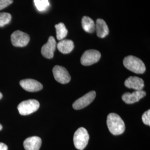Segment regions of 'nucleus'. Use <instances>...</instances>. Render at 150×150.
Here are the masks:
<instances>
[{
    "label": "nucleus",
    "mask_w": 150,
    "mask_h": 150,
    "mask_svg": "<svg viewBox=\"0 0 150 150\" xmlns=\"http://www.w3.org/2000/svg\"><path fill=\"white\" fill-rule=\"evenodd\" d=\"M107 127L113 135L123 134L125 130V125L120 116L115 113H110L107 118Z\"/></svg>",
    "instance_id": "obj_1"
},
{
    "label": "nucleus",
    "mask_w": 150,
    "mask_h": 150,
    "mask_svg": "<svg viewBox=\"0 0 150 150\" xmlns=\"http://www.w3.org/2000/svg\"><path fill=\"white\" fill-rule=\"evenodd\" d=\"M123 63L127 69L135 74H142L146 71V66L143 61L134 56L126 57L123 59Z\"/></svg>",
    "instance_id": "obj_2"
},
{
    "label": "nucleus",
    "mask_w": 150,
    "mask_h": 150,
    "mask_svg": "<svg viewBox=\"0 0 150 150\" xmlns=\"http://www.w3.org/2000/svg\"><path fill=\"white\" fill-rule=\"evenodd\" d=\"M89 134L86 129L80 127L75 132L74 136V142L75 147L79 150H83L88 144Z\"/></svg>",
    "instance_id": "obj_3"
},
{
    "label": "nucleus",
    "mask_w": 150,
    "mask_h": 150,
    "mask_svg": "<svg viewBox=\"0 0 150 150\" xmlns=\"http://www.w3.org/2000/svg\"><path fill=\"white\" fill-rule=\"evenodd\" d=\"M40 107V103L36 100H28L21 102L17 106L20 115L26 116L36 111Z\"/></svg>",
    "instance_id": "obj_4"
},
{
    "label": "nucleus",
    "mask_w": 150,
    "mask_h": 150,
    "mask_svg": "<svg viewBox=\"0 0 150 150\" xmlns=\"http://www.w3.org/2000/svg\"><path fill=\"white\" fill-rule=\"evenodd\" d=\"M101 54L95 50L86 51L81 58V63L83 66H90L97 63L101 58Z\"/></svg>",
    "instance_id": "obj_5"
},
{
    "label": "nucleus",
    "mask_w": 150,
    "mask_h": 150,
    "mask_svg": "<svg viewBox=\"0 0 150 150\" xmlns=\"http://www.w3.org/2000/svg\"><path fill=\"white\" fill-rule=\"evenodd\" d=\"M12 44L15 47H25L29 42L30 38L29 35L21 31L17 30L13 32L11 36Z\"/></svg>",
    "instance_id": "obj_6"
},
{
    "label": "nucleus",
    "mask_w": 150,
    "mask_h": 150,
    "mask_svg": "<svg viewBox=\"0 0 150 150\" xmlns=\"http://www.w3.org/2000/svg\"><path fill=\"white\" fill-rule=\"evenodd\" d=\"M54 78L58 82L66 84L71 80V76L64 67L60 66H55L52 70Z\"/></svg>",
    "instance_id": "obj_7"
},
{
    "label": "nucleus",
    "mask_w": 150,
    "mask_h": 150,
    "mask_svg": "<svg viewBox=\"0 0 150 150\" xmlns=\"http://www.w3.org/2000/svg\"><path fill=\"white\" fill-rule=\"evenodd\" d=\"M95 97L96 92L94 91H90L75 101L72 105L73 108L75 110L82 109L89 105L94 100Z\"/></svg>",
    "instance_id": "obj_8"
},
{
    "label": "nucleus",
    "mask_w": 150,
    "mask_h": 150,
    "mask_svg": "<svg viewBox=\"0 0 150 150\" xmlns=\"http://www.w3.org/2000/svg\"><path fill=\"white\" fill-rule=\"evenodd\" d=\"M57 46L56 40L53 36H50L48 41L41 48V54L44 57L51 59L54 57V52Z\"/></svg>",
    "instance_id": "obj_9"
},
{
    "label": "nucleus",
    "mask_w": 150,
    "mask_h": 150,
    "mask_svg": "<svg viewBox=\"0 0 150 150\" xmlns=\"http://www.w3.org/2000/svg\"><path fill=\"white\" fill-rule=\"evenodd\" d=\"M22 87L28 92H38L43 88L42 85L38 81L33 79H25L20 82Z\"/></svg>",
    "instance_id": "obj_10"
},
{
    "label": "nucleus",
    "mask_w": 150,
    "mask_h": 150,
    "mask_svg": "<svg viewBox=\"0 0 150 150\" xmlns=\"http://www.w3.org/2000/svg\"><path fill=\"white\" fill-rule=\"evenodd\" d=\"M146 92L143 90L135 91L132 93L127 92L122 95V99L126 103L132 104L139 101L141 98L146 96Z\"/></svg>",
    "instance_id": "obj_11"
},
{
    "label": "nucleus",
    "mask_w": 150,
    "mask_h": 150,
    "mask_svg": "<svg viewBox=\"0 0 150 150\" xmlns=\"http://www.w3.org/2000/svg\"><path fill=\"white\" fill-rule=\"evenodd\" d=\"M125 85L129 88L134 89L136 91H141L144 87V80L136 76H131L125 82Z\"/></svg>",
    "instance_id": "obj_12"
},
{
    "label": "nucleus",
    "mask_w": 150,
    "mask_h": 150,
    "mask_svg": "<svg viewBox=\"0 0 150 150\" xmlns=\"http://www.w3.org/2000/svg\"><path fill=\"white\" fill-rule=\"evenodd\" d=\"M41 144V139L38 136L28 137L23 142V146L25 150H39Z\"/></svg>",
    "instance_id": "obj_13"
},
{
    "label": "nucleus",
    "mask_w": 150,
    "mask_h": 150,
    "mask_svg": "<svg viewBox=\"0 0 150 150\" xmlns=\"http://www.w3.org/2000/svg\"><path fill=\"white\" fill-rule=\"evenodd\" d=\"M95 30L98 38H104L109 33V29L105 21L102 19H97L95 25Z\"/></svg>",
    "instance_id": "obj_14"
},
{
    "label": "nucleus",
    "mask_w": 150,
    "mask_h": 150,
    "mask_svg": "<svg viewBox=\"0 0 150 150\" xmlns=\"http://www.w3.org/2000/svg\"><path fill=\"white\" fill-rule=\"evenodd\" d=\"M57 47L62 54H68L74 48V43L70 40H62L57 45Z\"/></svg>",
    "instance_id": "obj_15"
},
{
    "label": "nucleus",
    "mask_w": 150,
    "mask_h": 150,
    "mask_svg": "<svg viewBox=\"0 0 150 150\" xmlns=\"http://www.w3.org/2000/svg\"><path fill=\"white\" fill-rule=\"evenodd\" d=\"M82 26L85 31L92 33L95 30V23L93 20L88 16H83L82 19Z\"/></svg>",
    "instance_id": "obj_16"
},
{
    "label": "nucleus",
    "mask_w": 150,
    "mask_h": 150,
    "mask_svg": "<svg viewBox=\"0 0 150 150\" xmlns=\"http://www.w3.org/2000/svg\"><path fill=\"white\" fill-rule=\"evenodd\" d=\"M55 28L56 30V37L57 40L59 41L64 40L68 33V30H67L64 23L61 22L57 25H56Z\"/></svg>",
    "instance_id": "obj_17"
},
{
    "label": "nucleus",
    "mask_w": 150,
    "mask_h": 150,
    "mask_svg": "<svg viewBox=\"0 0 150 150\" xmlns=\"http://www.w3.org/2000/svg\"><path fill=\"white\" fill-rule=\"evenodd\" d=\"M33 1L38 11H45L50 6L48 0H33Z\"/></svg>",
    "instance_id": "obj_18"
},
{
    "label": "nucleus",
    "mask_w": 150,
    "mask_h": 150,
    "mask_svg": "<svg viewBox=\"0 0 150 150\" xmlns=\"http://www.w3.org/2000/svg\"><path fill=\"white\" fill-rule=\"evenodd\" d=\"M11 14L7 12L0 13V27H3L10 23L11 20Z\"/></svg>",
    "instance_id": "obj_19"
},
{
    "label": "nucleus",
    "mask_w": 150,
    "mask_h": 150,
    "mask_svg": "<svg viewBox=\"0 0 150 150\" xmlns=\"http://www.w3.org/2000/svg\"><path fill=\"white\" fill-rule=\"evenodd\" d=\"M142 120L143 122L145 123V125L150 126V110H149L146 112H145L142 116Z\"/></svg>",
    "instance_id": "obj_20"
},
{
    "label": "nucleus",
    "mask_w": 150,
    "mask_h": 150,
    "mask_svg": "<svg viewBox=\"0 0 150 150\" xmlns=\"http://www.w3.org/2000/svg\"><path fill=\"white\" fill-rule=\"evenodd\" d=\"M13 2V0H0V10L10 5Z\"/></svg>",
    "instance_id": "obj_21"
},
{
    "label": "nucleus",
    "mask_w": 150,
    "mask_h": 150,
    "mask_svg": "<svg viewBox=\"0 0 150 150\" xmlns=\"http://www.w3.org/2000/svg\"><path fill=\"white\" fill-rule=\"evenodd\" d=\"M0 150H8V147L5 144L0 142Z\"/></svg>",
    "instance_id": "obj_22"
},
{
    "label": "nucleus",
    "mask_w": 150,
    "mask_h": 150,
    "mask_svg": "<svg viewBox=\"0 0 150 150\" xmlns=\"http://www.w3.org/2000/svg\"><path fill=\"white\" fill-rule=\"evenodd\" d=\"M2 97V94L0 92V99H1Z\"/></svg>",
    "instance_id": "obj_23"
},
{
    "label": "nucleus",
    "mask_w": 150,
    "mask_h": 150,
    "mask_svg": "<svg viewBox=\"0 0 150 150\" xmlns=\"http://www.w3.org/2000/svg\"><path fill=\"white\" fill-rule=\"evenodd\" d=\"M2 129V125L0 124V130H1Z\"/></svg>",
    "instance_id": "obj_24"
}]
</instances>
